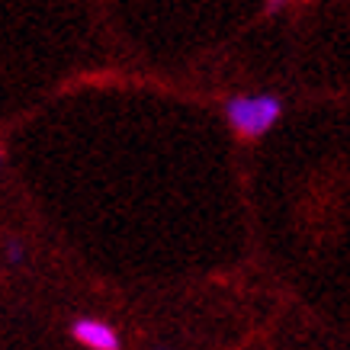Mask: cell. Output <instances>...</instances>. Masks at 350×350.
I'll list each match as a JSON object with an SVG mask.
<instances>
[{"label": "cell", "instance_id": "6da1fadb", "mask_svg": "<svg viewBox=\"0 0 350 350\" xmlns=\"http://www.w3.org/2000/svg\"><path fill=\"white\" fill-rule=\"evenodd\" d=\"M225 122L238 138L257 142L283 119V96L280 94H234L225 100Z\"/></svg>", "mask_w": 350, "mask_h": 350}, {"label": "cell", "instance_id": "7a4b0ae2", "mask_svg": "<svg viewBox=\"0 0 350 350\" xmlns=\"http://www.w3.org/2000/svg\"><path fill=\"white\" fill-rule=\"evenodd\" d=\"M71 334L87 350H119V334L100 319H77L71 325Z\"/></svg>", "mask_w": 350, "mask_h": 350}, {"label": "cell", "instance_id": "3957f363", "mask_svg": "<svg viewBox=\"0 0 350 350\" xmlns=\"http://www.w3.org/2000/svg\"><path fill=\"white\" fill-rule=\"evenodd\" d=\"M3 254H7V260H10L13 267L23 264V260H26V244L16 241V238H10V241L3 244Z\"/></svg>", "mask_w": 350, "mask_h": 350}, {"label": "cell", "instance_id": "277c9868", "mask_svg": "<svg viewBox=\"0 0 350 350\" xmlns=\"http://www.w3.org/2000/svg\"><path fill=\"white\" fill-rule=\"evenodd\" d=\"M293 3V0H264V10L270 13V16H276V13H283Z\"/></svg>", "mask_w": 350, "mask_h": 350}, {"label": "cell", "instance_id": "5b68a950", "mask_svg": "<svg viewBox=\"0 0 350 350\" xmlns=\"http://www.w3.org/2000/svg\"><path fill=\"white\" fill-rule=\"evenodd\" d=\"M0 167H3V151H0Z\"/></svg>", "mask_w": 350, "mask_h": 350}]
</instances>
